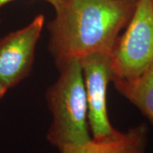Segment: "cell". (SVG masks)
<instances>
[{
	"instance_id": "obj_7",
	"label": "cell",
	"mask_w": 153,
	"mask_h": 153,
	"mask_svg": "<svg viewBox=\"0 0 153 153\" xmlns=\"http://www.w3.org/2000/svg\"><path fill=\"white\" fill-rule=\"evenodd\" d=\"M123 138V133L118 132L116 135L104 139L94 140L82 144L66 146L60 149L61 153H117Z\"/></svg>"
},
{
	"instance_id": "obj_9",
	"label": "cell",
	"mask_w": 153,
	"mask_h": 153,
	"mask_svg": "<svg viewBox=\"0 0 153 153\" xmlns=\"http://www.w3.org/2000/svg\"><path fill=\"white\" fill-rule=\"evenodd\" d=\"M12 1H15V0H0V9L4 5H5L7 4H9V3H10ZM41 1L49 3V4L55 9V11L58 10L60 7L62 6L63 3H64V0H41Z\"/></svg>"
},
{
	"instance_id": "obj_4",
	"label": "cell",
	"mask_w": 153,
	"mask_h": 153,
	"mask_svg": "<svg viewBox=\"0 0 153 153\" xmlns=\"http://www.w3.org/2000/svg\"><path fill=\"white\" fill-rule=\"evenodd\" d=\"M82 66L88 102V120L94 140H104L116 135L118 131L109 120L106 97L113 73L111 54L95 53L79 60Z\"/></svg>"
},
{
	"instance_id": "obj_2",
	"label": "cell",
	"mask_w": 153,
	"mask_h": 153,
	"mask_svg": "<svg viewBox=\"0 0 153 153\" xmlns=\"http://www.w3.org/2000/svg\"><path fill=\"white\" fill-rule=\"evenodd\" d=\"M59 71L60 76L48 89L46 100L53 116L47 139L60 150L92 139L88 133L87 96L80 61L71 60Z\"/></svg>"
},
{
	"instance_id": "obj_5",
	"label": "cell",
	"mask_w": 153,
	"mask_h": 153,
	"mask_svg": "<svg viewBox=\"0 0 153 153\" xmlns=\"http://www.w3.org/2000/svg\"><path fill=\"white\" fill-rule=\"evenodd\" d=\"M44 25V16L38 15L25 27L0 39V82L8 88L30 74Z\"/></svg>"
},
{
	"instance_id": "obj_1",
	"label": "cell",
	"mask_w": 153,
	"mask_h": 153,
	"mask_svg": "<svg viewBox=\"0 0 153 153\" xmlns=\"http://www.w3.org/2000/svg\"><path fill=\"white\" fill-rule=\"evenodd\" d=\"M137 0H64L48 25L49 48L58 69L95 53L111 54Z\"/></svg>"
},
{
	"instance_id": "obj_3",
	"label": "cell",
	"mask_w": 153,
	"mask_h": 153,
	"mask_svg": "<svg viewBox=\"0 0 153 153\" xmlns=\"http://www.w3.org/2000/svg\"><path fill=\"white\" fill-rule=\"evenodd\" d=\"M111 66L112 81L141 76L153 66V0H137L125 32L111 52Z\"/></svg>"
},
{
	"instance_id": "obj_8",
	"label": "cell",
	"mask_w": 153,
	"mask_h": 153,
	"mask_svg": "<svg viewBox=\"0 0 153 153\" xmlns=\"http://www.w3.org/2000/svg\"><path fill=\"white\" fill-rule=\"evenodd\" d=\"M146 125H140L123 133V138L117 153H146Z\"/></svg>"
},
{
	"instance_id": "obj_6",
	"label": "cell",
	"mask_w": 153,
	"mask_h": 153,
	"mask_svg": "<svg viewBox=\"0 0 153 153\" xmlns=\"http://www.w3.org/2000/svg\"><path fill=\"white\" fill-rule=\"evenodd\" d=\"M116 89L134 105L153 124V66L141 76L113 80Z\"/></svg>"
},
{
	"instance_id": "obj_10",
	"label": "cell",
	"mask_w": 153,
	"mask_h": 153,
	"mask_svg": "<svg viewBox=\"0 0 153 153\" xmlns=\"http://www.w3.org/2000/svg\"><path fill=\"white\" fill-rule=\"evenodd\" d=\"M8 89H9V88L6 87L3 82H0V99L2 98V97L5 94V93L7 92Z\"/></svg>"
}]
</instances>
